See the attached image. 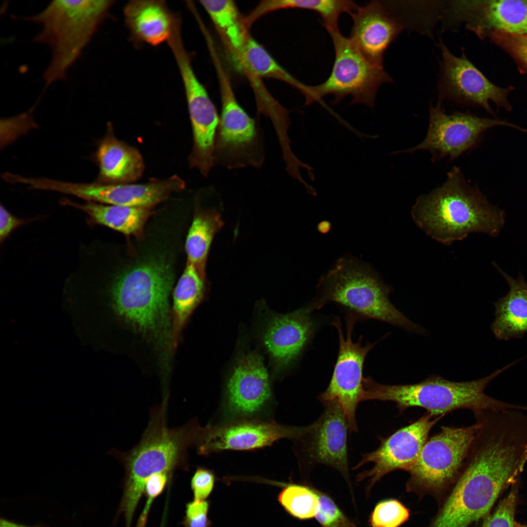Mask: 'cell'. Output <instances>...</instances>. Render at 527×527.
<instances>
[{"mask_svg":"<svg viewBox=\"0 0 527 527\" xmlns=\"http://www.w3.org/2000/svg\"><path fill=\"white\" fill-rule=\"evenodd\" d=\"M511 363L482 378L467 382H454L439 376L405 385H385L371 377L365 378L362 401L379 400L396 404L400 413L412 407L423 408L434 416L467 409L473 414L484 410L523 409L524 406L503 402L485 393L495 378L513 365Z\"/></svg>","mask_w":527,"mask_h":527,"instance_id":"3","label":"cell"},{"mask_svg":"<svg viewBox=\"0 0 527 527\" xmlns=\"http://www.w3.org/2000/svg\"><path fill=\"white\" fill-rule=\"evenodd\" d=\"M495 265L508 283L509 290L494 304L495 319L491 329L499 340L521 338L527 333V283L521 274L514 279Z\"/></svg>","mask_w":527,"mask_h":527,"instance_id":"24","label":"cell"},{"mask_svg":"<svg viewBox=\"0 0 527 527\" xmlns=\"http://www.w3.org/2000/svg\"><path fill=\"white\" fill-rule=\"evenodd\" d=\"M514 527H527L525 526H524V525H521L520 524H518V523H514Z\"/></svg>","mask_w":527,"mask_h":527,"instance_id":"40","label":"cell"},{"mask_svg":"<svg viewBox=\"0 0 527 527\" xmlns=\"http://www.w3.org/2000/svg\"><path fill=\"white\" fill-rule=\"evenodd\" d=\"M409 510L395 499L382 501L376 505L369 520L371 527H399L409 517Z\"/></svg>","mask_w":527,"mask_h":527,"instance_id":"32","label":"cell"},{"mask_svg":"<svg viewBox=\"0 0 527 527\" xmlns=\"http://www.w3.org/2000/svg\"><path fill=\"white\" fill-rule=\"evenodd\" d=\"M216 481V476L211 470L199 467L191 480V488L194 500H205L212 492Z\"/></svg>","mask_w":527,"mask_h":527,"instance_id":"36","label":"cell"},{"mask_svg":"<svg viewBox=\"0 0 527 527\" xmlns=\"http://www.w3.org/2000/svg\"><path fill=\"white\" fill-rule=\"evenodd\" d=\"M173 283L172 270L164 263L135 266L114 281L111 288L114 307L136 329L158 336L167 328Z\"/></svg>","mask_w":527,"mask_h":527,"instance_id":"6","label":"cell"},{"mask_svg":"<svg viewBox=\"0 0 527 527\" xmlns=\"http://www.w3.org/2000/svg\"><path fill=\"white\" fill-rule=\"evenodd\" d=\"M307 426H285L271 420L245 419L210 424L203 427L195 445L202 455L223 450H251L279 440H300L310 432Z\"/></svg>","mask_w":527,"mask_h":527,"instance_id":"14","label":"cell"},{"mask_svg":"<svg viewBox=\"0 0 527 527\" xmlns=\"http://www.w3.org/2000/svg\"><path fill=\"white\" fill-rule=\"evenodd\" d=\"M222 225L219 213L210 209L197 213L189 229L185 243L187 262L203 273L211 243Z\"/></svg>","mask_w":527,"mask_h":527,"instance_id":"28","label":"cell"},{"mask_svg":"<svg viewBox=\"0 0 527 527\" xmlns=\"http://www.w3.org/2000/svg\"><path fill=\"white\" fill-rule=\"evenodd\" d=\"M204 278V273L187 262L173 291L172 336L174 346L191 314L203 297Z\"/></svg>","mask_w":527,"mask_h":527,"instance_id":"27","label":"cell"},{"mask_svg":"<svg viewBox=\"0 0 527 527\" xmlns=\"http://www.w3.org/2000/svg\"><path fill=\"white\" fill-rule=\"evenodd\" d=\"M221 93L222 109L214 151L215 164L232 169L260 168L265 151L259 121L237 101L228 73L219 53L211 55Z\"/></svg>","mask_w":527,"mask_h":527,"instance_id":"7","label":"cell"},{"mask_svg":"<svg viewBox=\"0 0 527 527\" xmlns=\"http://www.w3.org/2000/svg\"><path fill=\"white\" fill-rule=\"evenodd\" d=\"M501 125L527 132L506 121L480 117L469 113L448 114L440 103L435 106L430 105L428 127L425 139L415 146L401 152L413 153L425 150L431 153L433 162L444 158L454 160L475 147L486 130Z\"/></svg>","mask_w":527,"mask_h":527,"instance_id":"12","label":"cell"},{"mask_svg":"<svg viewBox=\"0 0 527 527\" xmlns=\"http://www.w3.org/2000/svg\"><path fill=\"white\" fill-rule=\"evenodd\" d=\"M325 409L312 430L302 439L310 464H323L339 471L350 485L348 467L347 431L348 426L339 403H324Z\"/></svg>","mask_w":527,"mask_h":527,"instance_id":"19","label":"cell"},{"mask_svg":"<svg viewBox=\"0 0 527 527\" xmlns=\"http://www.w3.org/2000/svg\"><path fill=\"white\" fill-rule=\"evenodd\" d=\"M278 499L289 514L300 520L315 517L319 506L316 489L303 485H286L279 494Z\"/></svg>","mask_w":527,"mask_h":527,"instance_id":"30","label":"cell"},{"mask_svg":"<svg viewBox=\"0 0 527 527\" xmlns=\"http://www.w3.org/2000/svg\"><path fill=\"white\" fill-rule=\"evenodd\" d=\"M487 38L512 58L521 73L527 74V35L495 31Z\"/></svg>","mask_w":527,"mask_h":527,"instance_id":"31","label":"cell"},{"mask_svg":"<svg viewBox=\"0 0 527 527\" xmlns=\"http://www.w3.org/2000/svg\"><path fill=\"white\" fill-rule=\"evenodd\" d=\"M517 502L516 488L512 489L485 519L482 527H514V517Z\"/></svg>","mask_w":527,"mask_h":527,"instance_id":"34","label":"cell"},{"mask_svg":"<svg viewBox=\"0 0 527 527\" xmlns=\"http://www.w3.org/2000/svg\"><path fill=\"white\" fill-rule=\"evenodd\" d=\"M273 404L269 376L262 356L255 351L242 354L227 380L219 423L270 420L268 417Z\"/></svg>","mask_w":527,"mask_h":527,"instance_id":"11","label":"cell"},{"mask_svg":"<svg viewBox=\"0 0 527 527\" xmlns=\"http://www.w3.org/2000/svg\"><path fill=\"white\" fill-rule=\"evenodd\" d=\"M123 13L133 39L152 46L168 41L178 17L163 0H131L125 6Z\"/></svg>","mask_w":527,"mask_h":527,"instance_id":"22","label":"cell"},{"mask_svg":"<svg viewBox=\"0 0 527 527\" xmlns=\"http://www.w3.org/2000/svg\"><path fill=\"white\" fill-rule=\"evenodd\" d=\"M309 305L285 314H273L263 330V345L276 373L289 369L312 338L316 324Z\"/></svg>","mask_w":527,"mask_h":527,"instance_id":"17","label":"cell"},{"mask_svg":"<svg viewBox=\"0 0 527 527\" xmlns=\"http://www.w3.org/2000/svg\"><path fill=\"white\" fill-rule=\"evenodd\" d=\"M316 492L319 506L315 517L322 527H357L329 496L317 489Z\"/></svg>","mask_w":527,"mask_h":527,"instance_id":"33","label":"cell"},{"mask_svg":"<svg viewBox=\"0 0 527 527\" xmlns=\"http://www.w3.org/2000/svg\"><path fill=\"white\" fill-rule=\"evenodd\" d=\"M358 6L349 0H267L264 5L267 13L290 8L316 12L321 16L327 31L339 30L340 16L344 13L351 15Z\"/></svg>","mask_w":527,"mask_h":527,"instance_id":"29","label":"cell"},{"mask_svg":"<svg viewBox=\"0 0 527 527\" xmlns=\"http://www.w3.org/2000/svg\"><path fill=\"white\" fill-rule=\"evenodd\" d=\"M0 527H44L42 526H28L19 524L9 521L4 518H0Z\"/></svg>","mask_w":527,"mask_h":527,"instance_id":"39","label":"cell"},{"mask_svg":"<svg viewBox=\"0 0 527 527\" xmlns=\"http://www.w3.org/2000/svg\"><path fill=\"white\" fill-rule=\"evenodd\" d=\"M479 424L441 426L428 438L414 463L407 470V489L437 494L452 486L459 477L475 438Z\"/></svg>","mask_w":527,"mask_h":527,"instance_id":"9","label":"cell"},{"mask_svg":"<svg viewBox=\"0 0 527 527\" xmlns=\"http://www.w3.org/2000/svg\"><path fill=\"white\" fill-rule=\"evenodd\" d=\"M171 476L160 474L150 477L146 482L143 493L147 497L146 504L140 515L137 527H145L148 512L153 500L159 496L167 485Z\"/></svg>","mask_w":527,"mask_h":527,"instance_id":"35","label":"cell"},{"mask_svg":"<svg viewBox=\"0 0 527 527\" xmlns=\"http://www.w3.org/2000/svg\"><path fill=\"white\" fill-rule=\"evenodd\" d=\"M319 295L311 304L320 309L336 303L355 316L385 322L405 329L423 333L422 328L399 311L389 299V289L371 268L355 259H340L318 284Z\"/></svg>","mask_w":527,"mask_h":527,"instance_id":"5","label":"cell"},{"mask_svg":"<svg viewBox=\"0 0 527 527\" xmlns=\"http://www.w3.org/2000/svg\"><path fill=\"white\" fill-rule=\"evenodd\" d=\"M218 33L228 56L238 69L249 33L235 2L231 0H200Z\"/></svg>","mask_w":527,"mask_h":527,"instance_id":"25","label":"cell"},{"mask_svg":"<svg viewBox=\"0 0 527 527\" xmlns=\"http://www.w3.org/2000/svg\"><path fill=\"white\" fill-rule=\"evenodd\" d=\"M184 183L177 176L142 184L72 183L71 195L106 204L150 208L172 192L182 190Z\"/></svg>","mask_w":527,"mask_h":527,"instance_id":"21","label":"cell"},{"mask_svg":"<svg viewBox=\"0 0 527 527\" xmlns=\"http://www.w3.org/2000/svg\"><path fill=\"white\" fill-rule=\"evenodd\" d=\"M99 166V182L127 183L141 176L144 165L140 153L135 148L117 140L111 124L104 137L99 143L96 153Z\"/></svg>","mask_w":527,"mask_h":527,"instance_id":"23","label":"cell"},{"mask_svg":"<svg viewBox=\"0 0 527 527\" xmlns=\"http://www.w3.org/2000/svg\"><path fill=\"white\" fill-rule=\"evenodd\" d=\"M357 317L351 313L346 318V332H343L340 319L335 317L332 324L338 334L339 347L332 375L326 389L319 396L325 403L337 401L345 416L350 432H357L356 411L362 401L364 391L363 368L366 356L374 345H363L362 336L357 342L352 340L354 325Z\"/></svg>","mask_w":527,"mask_h":527,"instance_id":"13","label":"cell"},{"mask_svg":"<svg viewBox=\"0 0 527 527\" xmlns=\"http://www.w3.org/2000/svg\"><path fill=\"white\" fill-rule=\"evenodd\" d=\"M38 218L23 219L16 217L3 206H0V243L1 244L17 228Z\"/></svg>","mask_w":527,"mask_h":527,"instance_id":"38","label":"cell"},{"mask_svg":"<svg viewBox=\"0 0 527 527\" xmlns=\"http://www.w3.org/2000/svg\"><path fill=\"white\" fill-rule=\"evenodd\" d=\"M110 0H56L41 11L21 18L41 26L36 43L50 49V61L43 74L49 86L66 78L67 72L107 18L114 4Z\"/></svg>","mask_w":527,"mask_h":527,"instance_id":"4","label":"cell"},{"mask_svg":"<svg viewBox=\"0 0 527 527\" xmlns=\"http://www.w3.org/2000/svg\"><path fill=\"white\" fill-rule=\"evenodd\" d=\"M351 15L353 23L350 40L369 62L383 66L385 51L404 28L394 5L371 1L359 6Z\"/></svg>","mask_w":527,"mask_h":527,"instance_id":"18","label":"cell"},{"mask_svg":"<svg viewBox=\"0 0 527 527\" xmlns=\"http://www.w3.org/2000/svg\"><path fill=\"white\" fill-rule=\"evenodd\" d=\"M61 203L77 208L88 217L89 225L107 226L127 235H140L151 214L150 208L106 204L86 201L80 204L67 199Z\"/></svg>","mask_w":527,"mask_h":527,"instance_id":"26","label":"cell"},{"mask_svg":"<svg viewBox=\"0 0 527 527\" xmlns=\"http://www.w3.org/2000/svg\"><path fill=\"white\" fill-rule=\"evenodd\" d=\"M327 32L335 50L333 67L324 82L314 86L305 85L302 93L305 104L332 95L334 104L350 96L351 104L362 103L373 108L379 88L385 82H392L391 77L383 66L374 65L366 60L350 39L342 35L339 30Z\"/></svg>","mask_w":527,"mask_h":527,"instance_id":"8","label":"cell"},{"mask_svg":"<svg viewBox=\"0 0 527 527\" xmlns=\"http://www.w3.org/2000/svg\"><path fill=\"white\" fill-rule=\"evenodd\" d=\"M451 11L481 39L495 31L527 35V0L456 1Z\"/></svg>","mask_w":527,"mask_h":527,"instance_id":"20","label":"cell"},{"mask_svg":"<svg viewBox=\"0 0 527 527\" xmlns=\"http://www.w3.org/2000/svg\"><path fill=\"white\" fill-rule=\"evenodd\" d=\"M411 213L419 227L444 244L472 232L496 236L505 218L504 211L490 204L477 187L469 184L457 166L447 173L440 186L418 197Z\"/></svg>","mask_w":527,"mask_h":527,"instance_id":"1","label":"cell"},{"mask_svg":"<svg viewBox=\"0 0 527 527\" xmlns=\"http://www.w3.org/2000/svg\"><path fill=\"white\" fill-rule=\"evenodd\" d=\"M209 507V502L206 500H194L187 503L182 522L184 527H210L211 522L207 516Z\"/></svg>","mask_w":527,"mask_h":527,"instance_id":"37","label":"cell"},{"mask_svg":"<svg viewBox=\"0 0 527 527\" xmlns=\"http://www.w3.org/2000/svg\"><path fill=\"white\" fill-rule=\"evenodd\" d=\"M167 403L166 399L152 410L147 427L137 446L121 453L125 477L118 511L124 516L126 527H130L150 477L160 474L172 476L177 469H188V448L196 445L202 429L195 419L181 426L168 428L165 421Z\"/></svg>","mask_w":527,"mask_h":527,"instance_id":"2","label":"cell"},{"mask_svg":"<svg viewBox=\"0 0 527 527\" xmlns=\"http://www.w3.org/2000/svg\"><path fill=\"white\" fill-rule=\"evenodd\" d=\"M439 46L442 63L439 89L440 98L457 102L479 106L488 113L494 112L490 106L493 101L498 107L510 111L508 100L512 86L500 87L491 81L463 54L453 55L440 40Z\"/></svg>","mask_w":527,"mask_h":527,"instance_id":"15","label":"cell"},{"mask_svg":"<svg viewBox=\"0 0 527 527\" xmlns=\"http://www.w3.org/2000/svg\"><path fill=\"white\" fill-rule=\"evenodd\" d=\"M169 45L182 80L192 128L193 144L189 157V164L206 177L215 164V144L220 116L194 72L182 38H174Z\"/></svg>","mask_w":527,"mask_h":527,"instance_id":"10","label":"cell"},{"mask_svg":"<svg viewBox=\"0 0 527 527\" xmlns=\"http://www.w3.org/2000/svg\"><path fill=\"white\" fill-rule=\"evenodd\" d=\"M443 416H434L426 412L416 421L402 427L386 438L373 451L362 455V459L353 468L357 469L372 462L373 466L357 475V481L368 479L367 492L388 473L396 470L407 471L414 463L428 438L434 425Z\"/></svg>","mask_w":527,"mask_h":527,"instance_id":"16","label":"cell"}]
</instances>
